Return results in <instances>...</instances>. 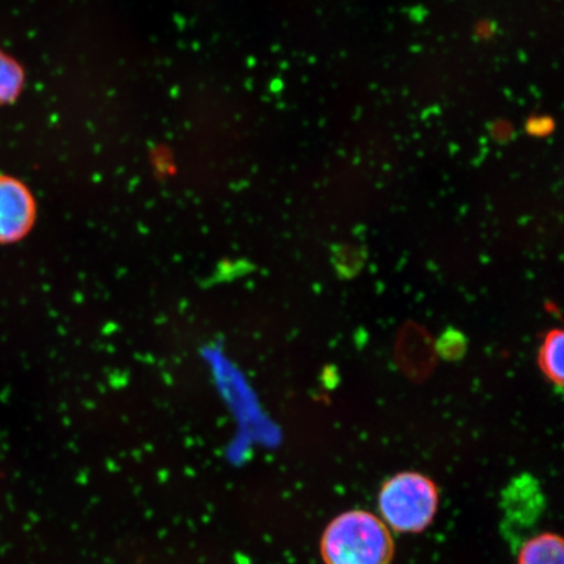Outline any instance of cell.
I'll return each mask as SVG.
<instances>
[{"instance_id":"cell-1","label":"cell","mask_w":564,"mask_h":564,"mask_svg":"<svg viewBox=\"0 0 564 564\" xmlns=\"http://www.w3.org/2000/svg\"><path fill=\"white\" fill-rule=\"evenodd\" d=\"M321 554L326 564H391L394 542L377 514L351 510L338 514L324 529Z\"/></svg>"},{"instance_id":"cell-2","label":"cell","mask_w":564,"mask_h":564,"mask_svg":"<svg viewBox=\"0 0 564 564\" xmlns=\"http://www.w3.org/2000/svg\"><path fill=\"white\" fill-rule=\"evenodd\" d=\"M440 507V490L419 471H401L380 488L378 510L390 531L417 534L432 525Z\"/></svg>"},{"instance_id":"cell-3","label":"cell","mask_w":564,"mask_h":564,"mask_svg":"<svg viewBox=\"0 0 564 564\" xmlns=\"http://www.w3.org/2000/svg\"><path fill=\"white\" fill-rule=\"evenodd\" d=\"M37 220V202L17 176L0 173V246L13 245L30 235Z\"/></svg>"},{"instance_id":"cell-4","label":"cell","mask_w":564,"mask_h":564,"mask_svg":"<svg viewBox=\"0 0 564 564\" xmlns=\"http://www.w3.org/2000/svg\"><path fill=\"white\" fill-rule=\"evenodd\" d=\"M518 564H564V542L560 534L541 533L521 547Z\"/></svg>"},{"instance_id":"cell-5","label":"cell","mask_w":564,"mask_h":564,"mask_svg":"<svg viewBox=\"0 0 564 564\" xmlns=\"http://www.w3.org/2000/svg\"><path fill=\"white\" fill-rule=\"evenodd\" d=\"M539 364L550 382L561 388L564 379V334L562 329H552L545 336L540 348Z\"/></svg>"},{"instance_id":"cell-6","label":"cell","mask_w":564,"mask_h":564,"mask_svg":"<svg viewBox=\"0 0 564 564\" xmlns=\"http://www.w3.org/2000/svg\"><path fill=\"white\" fill-rule=\"evenodd\" d=\"M25 86V69L23 65L0 48V108L18 100Z\"/></svg>"},{"instance_id":"cell-7","label":"cell","mask_w":564,"mask_h":564,"mask_svg":"<svg viewBox=\"0 0 564 564\" xmlns=\"http://www.w3.org/2000/svg\"><path fill=\"white\" fill-rule=\"evenodd\" d=\"M465 349H467L465 338L454 329H448L447 333H444L438 343L441 356L451 359V361L463 357Z\"/></svg>"}]
</instances>
